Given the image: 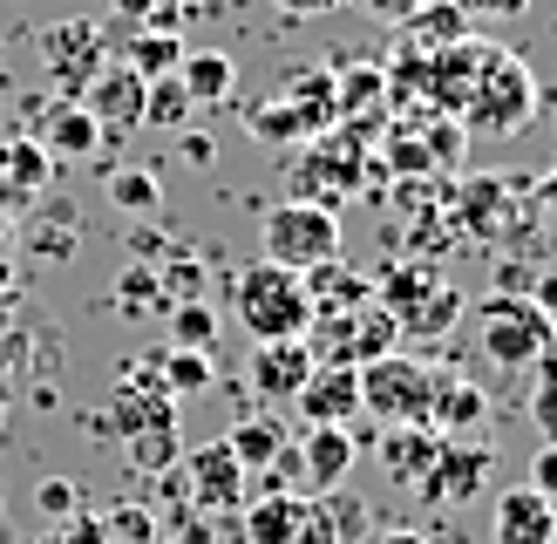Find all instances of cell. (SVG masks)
I'll use <instances>...</instances> for the list:
<instances>
[{"label": "cell", "mask_w": 557, "mask_h": 544, "mask_svg": "<svg viewBox=\"0 0 557 544\" xmlns=\"http://www.w3.org/2000/svg\"><path fill=\"white\" fill-rule=\"evenodd\" d=\"M232 313L252 341H306L313 334V307H306L299 272L272 265V259H252L232 280Z\"/></svg>", "instance_id": "1"}, {"label": "cell", "mask_w": 557, "mask_h": 544, "mask_svg": "<svg viewBox=\"0 0 557 544\" xmlns=\"http://www.w3.org/2000/svg\"><path fill=\"white\" fill-rule=\"evenodd\" d=\"M476 341L490 354V368H537L544 354L557 347V313H544L531 293H490L476 307Z\"/></svg>", "instance_id": "2"}, {"label": "cell", "mask_w": 557, "mask_h": 544, "mask_svg": "<svg viewBox=\"0 0 557 544\" xmlns=\"http://www.w3.org/2000/svg\"><path fill=\"white\" fill-rule=\"evenodd\" d=\"M360 184H368V129H354V123H333L293 163V198L326 205V211H341Z\"/></svg>", "instance_id": "3"}, {"label": "cell", "mask_w": 557, "mask_h": 544, "mask_svg": "<svg viewBox=\"0 0 557 544\" xmlns=\"http://www.w3.org/2000/svg\"><path fill=\"white\" fill-rule=\"evenodd\" d=\"M531 116H537V82H531V69H523L510 48H490V62H483V75H476V89H469V102H462L456 123L469 136H517Z\"/></svg>", "instance_id": "4"}, {"label": "cell", "mask_w": 557, "mask_h": 544, "mask_svg": "<svg viewBox=\"0 0 557 544\" xmlns=\"http://www.w3.org/2000/svg\"><path fill=\"white\" fill-rule=\"evenodd\" d=\"M429 395H435V368L401 347L360 368V416H374L381 429H429Z\"/></svg>", "instance_id": "5"}, {"label": "cell", "mask_w": 557, "mask_h": 544, "mask_svg": "<svg viewBox=\"0 0 557 544\" xmlns=\"http://www.w3.org/2000/svg\"><path fill=\"white\" fill-rule=\"evenodd\" d=\"M259 245H265L272 265L313 272V265H326V259H341V211L306 205V198H286V205H272V211L259 218Z\"/></svg>", "instance_id": "6"}, {"label": "cell", "mask_w": 557, "mask_h": 544, "mask_svg": "<svg viewBox=\"0 0 557 544\" xmlns=\"http://www.w3.org/2000/svg\"><path fill=\"white\" fill-rule=\"evenodd\" d=\"M374 307L401 326V334H442L462 313V293L442 280L435 265H387V280L374 286Z\"/></svg>", "instance_id": "7"}, {"label": "cell", "mask_w": 557, "mask_h": 544, "mask_svg": "<svg viewBox=\"0 0 557 544\" xmlns=\"http://www.w3.org/2000/svg\"><path fill=\"white\" fill-rule=\"evenodd\" d=\"M245 544H341V531L326 517V497L265 490V497H245Z\"/></svg>", "instance_id": "8"}, {"label": "cell", "mask_w": 557, "mask_h": 544, "mask_svg": "<svg viewBox=\"0 0 557 544\" xmlns=\"http://www.w3.org/2000/svg\"><path fill=\"white\" fill-rule=\"evenodd\" d=\"M293 408H299L306 429H354V416H360V368L320 361L313 374H306V388L293 395Z\"/></svg>", "instance_id": "9"}, {"label": "cell", "mask_w": 557, "mask_h": 544, "mask_svg": "<svg viewBox=\"0 0 557 544\" xmlns=\"http://www.w3.org/2000/svg\"><path fill=\"white\" fill-rule=\"evenodd\" d=\"M177 470L190 477V497H198V510H238L245 497H252V477L238 470V456L225 449V435L205 449H184Z\"/></svg>", "instance_id": "10"}, {"label": "cell", "mask_w": 557, "mask_h": 544, "mask_svg": "<svg viewBox=\"0 0 557 544\" xmlns=\"http://www.w3.org/2000/svg\"><path fill=\"white\" fill-rule=\"evenodd\" d=\"M490 462H496V449L490 443H476V435H442V449H435V470H429V483H422V497L435 504H462V497H476V490L490 483Z\"/></svg>", "instance_id": "11"}, {"label": "cell", "mask_w": 557, "mask_h": 544, "mask_svg": "<svg viewBox=\"0 0 557 544\" xmlns=\"http://www.w3.org/2000/svg\"><path fill=\"white\" fill-rule=\"evenodd\" d=\"M41 62H48V82L62 96H82V82L102 69V35L89 21H54L41 35Z\"/></svg>", "instance_id": "12"}, {"label": "cell", "mask_w": 557, "mask_h": 544, "mask_svg": "<svg viewBox=\"0 0 557 544\" xmlns=\"http://www.w3.org/2000/svg\"><path fill=\"white\" fill-rule=\"evenodd\" d=\"M75 102L102 123V136L109 129H136V123H144V75H136L129 62H102L89 82H82Z\"/></svg>", "instance_id": "13"}, {"label": "cell", "mask_w": 557, "mask_h": 544, "mask_svg": "<svg viewBox=\"0 0 557 544\" xmlns=\"http://www.w3.org/2000/svg\"><path fill=\"white\" fill-rule=\"evenodd\" d=\"M557 537V504L537 497L531 483L517 490H496L490 504V544H550Z\"/></svg>", "instance_id": "14"}, {"label": "cell", "mask_w": 557, "mask_h": 544, "mask_svg": "<svg viewBox=\"0 0 557 544\" xmlns=\"http://www.w3.org/2000/svg\"><path fill=\"white\" fill-rule=\"evenodd\" d=\"M313 368H320V361L306 354V341H252L245 381H252V395H265V401H293Z\"/></svg>", "instance_id": "15"}, {"label": "cell", "mask_w": 557, "mask_h": 544, "mask_svg": "<svg viewBox=\"0 0 557 544\" xmlns=\"http://www.w3.org/2000/svg\"><path fill=\"white\" fill-rule=\"evenodd\" d=\"M299 456V477H306V497H326L354 477V456H360V435L354 429H306V443L293 449Z\"/></svg>", "instance_id": "16"}, {"label": "cell", "mask_w": 557, "mask_h": 544, "mask_svg": "<svg viewBox=\"0 0 557 544\" xmlns=\"http://www.w3.org/2000/svg\"><path fill=\"white\" fill-rule=\"evenodd\" d=\"M299 286H306V307H313V320H347V313H360V307H374V280H368V272H354V265H341V259L299 272Z\"/></svg>", "instance_id": "17"}, {"label": "cell", "mask_w": 557, "mask_h": 544, "mask_svg": "<svg viewBox=\"0 0 557 544\" xmlns=\"http://www.w3.org/2000/svg\"><path fill=\"white\" fill-rule=\"evenodd\" d=\"M245 129H252L259 144H278V150H306V144H313V136H326L333 123L320 116V109L293 102V96H265V102H252V109H245Z\"/></svg>", "instance_id": "18"}, {"label": "cell", "mask_w": 557, "mask_h": 544, "mask_svg": "<svg viewBox=\"0 0 557 544\" xmlns=\"http://www.w3.org/2000/svg\"><path fill=\"white\" fill-rule=\"evenodd\" d=\"M387 69L381 62H347V69H333V116L354 123V129H374V116L387 109Z\"/></svg>", "instance_id": "19"}, {"label": "cell", "mask_w": 557, "mask_h": 544, "mask_svg": "<svg viewBox=\"0 0 557 544\" xmlns=\"http://www.w3.org/2000/svg\"><path fill=\"white\" fill-rule=\"evenodd\" d=\"M510 198H517V184H504V177H469L456 190L462 238H510Z\"/></svg>", "instance_id": "20"}, {"label": "cell", "mask_w": 557, "mask_h": 544, "mask_svg": "<svg viewBox=\"0 0 557 544\" xmlns=\"http://www.w3.org/2000/svg\"><path fill=\"white\" fill-rule=\"evenodd\" d=\"M490 422V395L462 374H435V395H429V429L435 435H476Z\"/></svg>", "instance_id": "21"}, {"label": "cell", "mask_w": 557, "mask_h": 544, "mask_svg": "<svg viewBox=\"0 0 557 544\" xmlns=\"http://www.w3.org/2000/svg\"><path fill=\"white\" fill-rule=\"evenodd\" d=\"M381 470L395 477L401 490H414L422 497V483H429V470H435V449H442V435L435 429H381Z\"/></svg>", "instance_id": "22"}, {"label": "cell", "mask_w": 557, "mask_h": 544, "mask_svg": "<svg viewBox=\"0 0 557 544\" xmlns=\"http://www.w3.org/2000/svg\"><path fill=\"white\" fill-rule=\"evenodd\" d=\"M41 150L62 157V163H89V157L102 150V123H96L75 96H62V102L48 109V123H41Z\"/></svg>", "instance_id": "23"}, {"label": "cell", "mask_w": 557, "mask_h": 544, "mask_svg": "<svg viewBox=\"0 0 557 544\" xmlns=\"http://www.w3.org/2000/svg\"><path fill=\"white\" fill-rule=\"evenodd\" d=\"M177 82H184V96L198 109H218V102H232V89H238V62L225 48H184Z\"/></svg>", "instance_id": "24"}, {"label": "cell", "mask_w": 557, "mask_h": 544, "mask_svg": "<svg viewBox=\"0 0 557 544\" xmlns=\"http://www.w3.org/2000/svg\"><path fill=\"white\" fill-rule=\"evenodd\" d=\"M225 449L238 456V470H245V477H265L293 443H286V429H278V416H245V422H232Z\"/></svg>", "instance_id": "25"}, {"label": "cell", "mask_w": 557, "mask_h": 544, "mask_svg": "<svg viewBox=\"0 0 557 544\" xmlns=\"http://www.w3.org/2000/svg\"><path fill=\"white\" fill-rule=\"evenodd\" d=\"M102 190H109V205H116L123 218H157L163 211V177L144 171V163H109Z\"/></svg>", "instance_id": "26"}, {"label": "cell", "mask_w": 557, "mask_h": 544, "mask_svg": "<svg viewBox=\"0 0 557 544\" xmlns=\"http://www.w3.org/2000/svg\"><path fill=\"white\" fill-rule=\"evenodd\" d=\"M157 374H163V395H171V401H190V395H205L211 381H218L211 354H198V347H163L157 354Z\"/></svg>", "instance_id": "27"}, {"label": "cell", "mask_w": 557, "mask_h": 544, "mask_svg": "<svg viewBox=\"0 0 557 544\" xmlns=\"http://www.w3.org/2000/svg\"><path fill=\"white\" fill-rule=\"evenodd\" d=\"M123 449H129V462L144 477H163V470H177V456H184V443H177V422H150V429H129L123 435Z\"/></svg>", "instance_id": "28"}, {"label": "cell", "mask_w": 557, "mask_h": 544, "mask_svg": "<svg viewBox=\"0 0 557 544\" xmlns=\"http://www.w3.org/2000/svg\"><path fill=\"white\" fill-rule=\"evenodd\" d=\"M109 307L129 313V320H144V313H171V299H163V280H157V265H129L116 293H109Z\"/></svg>", "instance_id": "29"}, {"label": "cell", "mask_w": 557, "mask_h": 544, "mask_svg": "<svg viewBox=\"0 0 557 544\" xmlns=\"http://www.w3.org/2000/svg\"><path fill=\"white\" fill-rule=\"evenodd\" d=\"M123 62L144 75V82H157V75H177V62H184V41L171 35V27H144V35L129 41V54Z\"/></svg>", "instance_id": "30"}, {"label": "cell", "mask_w": 557, "mask_h": 544, "mask_svg": "<svg viewBox=\"0 0 557 544\" xmlns=\"http://www.w3.org/2000/svg\"><path fill=\"white\" fill-rule=\"evenodd\" d=\"M190 116H198V102L184 96V82H177V75L144 82V123H150V129H184Z\"/></svg>", "instance_id": "31"}, {"label": "cell", "mask_w": 557, "mask_h": 544, "mask_svg": "<svg viewBox=\"0 0 557 544\" xmlns=\"http://www.w3.org/2000/svg\"><path fill=\"white\" fill-rule=\"evenodd\" d=\"M163 320H171V347H198V354H211V341H218V313L205 307V299H177Z\"/></svg>", "instance_id": "32"}, {"label": "cell", "mask_w": 557, "mask_h": 544, "mask_svg": "<svg viewBox=\"0 0 557 544\" xmlns=\"http://www.w3.org/2000/svg\"><path fill=\"white\" fill-rule=\"evenodd\" d=\"M48 171H54V157H48L41 144H8V190H14V198L41 190V184H48Z\"/></svg>", "instance_id": "33"}, {"label": "cell", "mask_w": 557, "mask_h": 544, "mask_svg": "<svg viewBox=\"0 0 557 544\" xmlns=\"http://www.w3.org/2000/svg\"><path fill=\"white\" fill-rule=\"evenodd\" d=\"M401 27H408V41H435V48L462 41V8H414Z\"/></svg>", "instance_id": "34"}, {"label": "cell", "mask_w": 557, "mask_h": 544, "mask_svg": "<svg viewBox=\"0 0 557 544\" xmlns=\"http://www.w3.org/2000/svg\"><path fill=\"white\" fill-rule=\"evenodd\" d=\"M531 422L544 443H557V354H544V381L531 388Z\"/></svg>", "instance_id": "35"}, {"label": "cell", "mask_w": 557, "mask_h": 544, "mask_svg": "<svg viewBox=\"0 0 557 544\" xmlns=\"http://www.w3.org/2000/svg\"><path fill=\"white\" fill-rule=\"evenodd\" d=\"M109 537L116 544H157V517L144 504H116L109 510Z\"/></svg>", "instance_id": "36"}, {"label": "cell", "mask_w": 557, "mask_h": 544, "mask_svg": "<svg viewBox=\"0 0 557 544\" xmlns=\"http://www.w3.org/2000/svg\"><path fill=\"white\" fill-rule=\"evenodd\" d=\"M537 490V497H550L557 504V443H537V456H531V477H523Z\"/></svg>", "instance_id": "37"}, {"label": "cell", "mask_w": 557, "mask_h": 544, "mask_svg": "<svg viewBox=\"0 0 557 544\" xmlns=\"http://www.w3.org/2000/svg\"><path fill=\"white\" fill-rule=\"evenodd\" d=\"M41 510H48V517H75V483H69V477H48V483H41Z\"/></svg>", "instance_id": "38"}, {"label": "cell", "mask_w": 557, "mask_h": 544, "mask_svg": "<svg viewBox=\"0 0 557 544\" xmlns=\"http://www.w3.org/2000/svg\"><path fill=\"white\" fill-rule=\"evenodd\" d=\"M116 21H144V27H163V0H109Z\"/></svg>", "instance_id": "39"}, {"label": "cell", "mask_w": 557, "mask_h": 544, "mask_svg": "<svg viewBox=\"0 0 557 544\" xmlns=\"http://www.w3.org/2000/svg\"><path fill=\"white\" fill-rule=\"evenodd\" d=\"M360 14H374V21H408L414 8H422V0H354Z\"/></svg>", "instance_id": "40"}, {"label": "cell", "mask_w": 557, "mask_h": 544, "mask_svg": "<svg viewBox=\"0 0 557 544\" xmlns=\"http://www.w3.org/2000/svg\"><path fill=\"white\" fill-rule=\"evenodd\" d=\"M129 252H136V265H144V259H157V252H163V232H150V225H129Z\"/></svg>", "instance_id": "41"}, {"label": "cell", "mask_w": 557, "mask_h": 544, "mask_svg": "<svg viewBox=\"0 0 557 544\" xmlns=\"http://www.w3.org/2000/svg\"><path fill=\"white\" fill-rule=\"evenodd\" d=\"M82 435H89V443H116V422H109V408H89V416H82Z\"/></svg>", "instance_id": "42"}, {"label": "cell", "mask_w": 557, "mask_h": 544, "mask_svg": "<svg viewBox=\"0 0 557 544\" xmlns=\"http://www.w3.org/2000/svg\"><path fill=\"white\" fill-rule=\"evenodd\" d=\"M360 544H429L422 531H408V524H395V531H368Z\"/></svg>", "instance_id": "43"}, {"label": "cell", "mask_w": 557, "mask_h": 544, "mask_svg": "<svg viewBox=\"0 0 557 544\" xmlns=\"http://www.w3.org/2000/svg\"><path fill=\"white\" fill-rule=\"evenodd\" d=\"M531 0H469V14H523Z\"/></svg>", "instance_id": "44"}, {"label": "cell", "mask_w": 557, "mask_h": 544, "mask_svg": "<svg viewBox=\"0 0 557 544\" xmlns=\"http://www.w3.org/2000/svg\"><path fill=\"white\" fill-rule=\"evenodd\" d=\"M278 8H286V14H333L341 0H278Z\"/></svg>", "instance_id": "45"}, {"label": "cell", "mask_w": 557, "mask_h": 544, "mask_svg": "<svg viewBox=\"0 0 557 544\" xmlns=\"http://www.w3.org/2000/svg\"><path fill=\"white\" fill-rule=\"evenodd\" d=\"M537 205H550V211H557V171H550V177L537 184Z\"/></svg>", "instance_id": "46"}, {"label": "cell", "mask_w": 557, "mask_h": 544, "mask_svg": "<svg viewBox=\"0 0 557 544\" xmlns=\"http://www.w3.org/2000/svg\"><path fill=\"white\" fill-rule=\"evenodd\" d=\"M422 8H462L469 14V0H422Z\"/></svg>", "instance_id": "47"}, {"label": "cell", "mask_w": 557, "mask_h": 544, "mask_svg": "<svg viewBox=\"0 0 557 544\" xmlns=\"http://www.w3.org/2000/svg\"><path fill=\"white\" fill-rule=\"evenodd\" d=\"M550 544H557V537H550Z\"/></svg>", "instance_id": "48"}]
</instances>
